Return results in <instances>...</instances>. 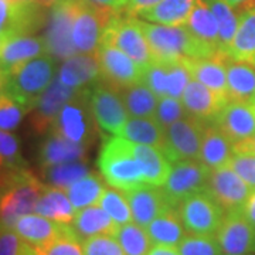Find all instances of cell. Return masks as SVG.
<instances>
[{
    "label": "cell",
    "mask_w": 255,
    "mask_h": 255,
    "mask_svg": "<svg viewBox=\"0 0 255 255\" xmlns=\"http://www.w3.org/2000/svg\"><path fill=\"white\" fill-rule=\"evenodd\" d=\"M187 111L184 108L183 102L177 98H172V97H163L160 98L157 108H156L155 119L166 129L170 127L172 124L177 122L179 119L187 117Z\"/></svg>",
    "instance_id": "7dc6e473"
},
{
    "label": "cell",
    "mask_w": 255,
    "mask_h": 255,
    "mask_svg": "<svg viewBox=\"0 0 255 255\" xmlns=\"http://www.w3.org/2000/svg\"><path fill=\"white\" fill-rule=\"evenodd\" d=\"M105 184L102 180V176L95 172H91L82 177L81 180L75 182L67 189L68 199L73 203L74 209L82 210L90 206H97L100 204L101 197L105 191Z\"/></svg>",
    "instance_id": "8d00e7d4"
},
{
    "label": "cell",
    "mask_w": 255,
    "mask_h": 255,
    "mask_svg": "<svg viewBox=\"0 0 255 255\" xmlns=\"http://www.w3.org/2000/svg\"><path fill=\"white\" fill-rule=\"evenodd\" d=\"M47 54L46 43L37 36H16L7 38L0 53V67L9 70L36 57Z\"/></svg>",
    "instance_id": "f546056e"
},
{
    "label": "cell",
    "mask_w": 255,
    "mask_h": 255,
    "mask_svg": "<svg viewBox=\"0 0 255 255\" xmlns=\"http://www.w3.org/2000/svg\"><path fill=\"white\" fill-rule=\"evenodd\" d=\"M84 255H125L117 237L97 236L82 241Z\"/></svg>",
    "instance_id": "f907efd6"
},
{
    "label": "cell",
    "mask_w": 255,
    "mask_h": 255,
    "mask_svg": "<svg viewBox=\"0 0 255 255\" xmlns=\"http://www.w3.org/2000/svg\"><path fill=\"white\" fill-rule=\"evenodd\" d=\"M228 54H217L211 58H186L183 63L189 68L191 78L197 80L219 97L228 101L227 68L226 58Z\"/></svg>",
    "instance_id": "603a6c76"
},
{
    "label": "cell",
    "mask_w": 255,
    "mask_h": 255,
    "mask_svg": "<svg viewBox=\"0 0 255 255\" xmlns=\"http://www.w3.org/2000/svg\"><path fill=\"white\" fill-rule=\"evenodd\" d=\"M209 167L197 159L179 160L172 164L170 173L162 186L172 207H177L184 199L206 190L210 176Z\"/></svg>",
    "instance_id": "30bf717a"
},
{
    "label": "cell",
    "mask_w": 255,
    "mask_h": 255,
    "mask_svg": "<svg viewBox=\"0 0 255 255\" xmlns=\"http://www.w3.org/2000/svg\"><path fill=\"white\" fill-rule=\"evenodd\" d=\"M207 3L219 24L220 53L228 54V47L237 31L240 14L237 10L231 7L224 0H207Z\"/></svg>",
    "instance_id": "74e56055"
},
{
    "label": "cell",
    "mask_w": 255,
    "mask_h": 255,
    "mask_svg": "<svg viewBox=\"0 0 255 255\" xmlns=\"http://www.w3.org/2000/svg\"><path fill=\"white\" fill-rule=\"evenodd\" d=\"M37 255H84L82 240L74 231V228L61 237L55 238L54 241L47 246L36 248Z\"/></svg>",
    "instance_id": "f6af8a7d"
},
{
    "label": "cell",
    "mask_w": 255,
    "mask_h": 255,
    "mask_svg": "<svg viewBox=\"0 0 255 255\" xmlns=\"http://www.w3.org/2000/svg\"><path fill=\"white\" fill-rule=\"evenodd\" d=\"M147 255H180L177 247H166V246H153Z\"/></svg>",
    "instance_id": "6f0895ef"
},
{
    "label": "cell",
    "mask_w": 255,
    "mask_h": 255,
    "mask_svg": "<svg viewBox=\"0 0 255 255\" xmlns=\"http://www.w3.org/2000/svg\"><path fill=\"white\" fill-rule=\"evenodd\" d=\"M88 146L75 143L54 130L48 132L38 150V160L43 169L87 159Z\"/></svg>",
    "instance_id": "d4e9b609"
},
{
    "label": "cell",
    "mask_w": 255,
    "mask_h": 255,
    "mask_svg": "<svg viewBox=\"0 0 255 255\" xmlns=\"http://www.w3.org/2000/svg\"><path fill=\"white\" fill-rule=\"evenodd\" d=\"M153 61L177 63L186 58H211L209 51L183 26H164L140 20Z\"/></svg>",
    "instance_id": "3957f363"
},
{
    "label": "cell",
    "mask_w": 255,
    "mask_h": 255,
    "mask_svg": "<svg viewBox=\"0 0 255 255\" xmlns=\"http://www.w3.org/2000/svg\"><path fill=\"white\" fill-rule=\"evenodd\" d=\"M167 78H169V64L152 61L143 70L142 82L146 84L159 98H163L167 97Z\"/></svg>",
    "instance_id": "bcb514c9"
},
{
    "label": "cell",
    "mask_w": 255,
    "mask_h": 255,
    "mask_svg": "<svg viewBox=\"0 0 255 255\" xmlns=\"http://www.w3.org/2000/svg\"><path fill=\"white\" fill-rule=\"evenodd\" d=\"M216 238L223 255L255 254V227L241 211L226 213Z\"/></svg>",
    "instance_id": "e0dca14e"
},
{
    "label": "cell",
    "mask_w": 255,
    "mask_h": 255,
    "mask_svg": "<svg viewBox=\"0 0 255 255\" xmlns=\"http://www.w3.org/2000/svg\"><path fill=\"white\" fill-rule=\"evenodd\" d=\"M4 84H6V70L0 67V95L4 91Z\"/></svg>",
    "instance_id": "94428289"
},
{
    "label": "cell",
    "mask_w": 255,
    "mask_h": 255,
    "mask_svg": "<svg viewBox=\"0 0 255 255\" xmlns=\"http://www.w3.org/2000/svg\"><path fill=\"white\" fill-rule=\"evenodd\" d=\"M71 227L74 228L75 234L84 241L87 238L97 236L115 237L121 226L111 219V216L105 210L97 204L78 210Z\"/></svg>",
    "instance_id": "83f0119b"
},
{
    "label": "cell",
    "mask_w": 255,
    "mask_h": 255,
    "mask_svg": "<svg viewBox=\"0 0 255 255\" xmlns=\"http://www.w3.org/2000/svg\"><path fill=\"white\" fill-rule=\"evenodd\" d=\"M206 190L226 213L241 211L253 193V189L230 166L210 172Z\"/></svg>",
    "instance_id": "9a60e30c"
},
{
    "label": "cell",
    "mask_w": 255,
    "mask_h": 255,
    "mask_svg": "<svg viewBox=\"0 0 255 255\" xmlns=\"http://www.w3.org/2000/svg\"><path fill=\"white\" fill-rule=\"evenodd\" d=\"M227 135L233 145H243L255 137V104L227 102L213 122Z\"/></svg>",
    "instance_id": "ac0fdd59"
},
{
    "label": "cell",
    "mask_w": 255,
    "mask_h": 255,
    "mask_svg": "<svg viewBox=\"0 0 255 255\" xmlns=\"http://www.w3.org/2000/svg\"><path fill=\"white\" fill-rule=\"evenodd\" d=\"M101 176L111 187L128 191L145 183L140 164L132 153V142L122 136H107L98 156Z\"/></svg>",
    "instance_id": "7a4b0ae2"
},
{
    "label": "cell",
    "mask_w": 255,
    "mask_h": 255,
    "mask_svg": "<svg viewBox=\"0 0 255 255\" xmlns=\"http://www.w3.org/2000/svg\"><path fill=\"white\" fill-rule=\"evenodd\" d=\"M241 213H243L244 217L248 220V223L255 227V190L253 191L251 196L248 197V200H247L246 206L241 210Z\"/></svg>",
    "instance_id": "11a10c76"
},
{
    "label": "cell",
    "mask_w": 255,
    "mask_h": 255,
    "mask_svg": "<svg viewBox=\"0 0 255 255\" xmlns=\"http://www.w3.org/2000/svg\"><path fill=\"white\" fill-rule=\"evenodd\" d=\"M47 186L27 169L6 174L0 184V228H11L17 220L34 213Z\"/></svg>",
    "instance_id": "6da1fadb"
},
{
    "label": "cell",
    "mask_w": 255,
    "mask_h": 255,
    "mask_svg": "<svg viewBox=\"0 0 255 255\" xmlns=\"http://www.w3.org/2000/svg\"><path fill=\"white\" fill-rule=\"evenodd\" d=\"M91 173L90 166L85 160H77L70 163L57 164L43 169V176L47 186L67 190L71 184L81 180L87 174Z\"/></svg>",
    "instance_id": "f35d334b"
},
{
    "label": "cell",
    "mask_w": 255,
    "mask_h": 255,
    "mask_svg": "<svg viewBox=\"0 0 255 255\" xmlns=\"http://www.w3.org/2000/svg\"><path fill=\"white\" fill-rule=\"evenodd\" d=\"M46 23V9L36 1L0 0V34L31 36Z\"/></svg>",
    "instance_id": "7c38bea8"
},
{
    "label": "cell",
    "mask_w": 255,
    "mask_h": 255,
    "mask_svg": "<svg viewBox=\"0 0 255 255\" xmlns=\"http://www.w3.org/2000/svg\"><path fill=\"white\" fill-rule=\"evenodd\" d=\"M58 80L73 90L91 88L102 81L97 54H74L64 60L58 68Z\"/></svg>",
    "instance_id": "ffe728a7"
},
{
    "label": "cell",
    "mask_w": 255,
    "mask_h": 255,
    "mask_svg": "<svg viewBox=\"0 0 255 255\" xmlns=\"http://www.w3.org/2000/svg\"><path fill=\"white\" fill-rule=\"evenodd\" d=\"M206 125L207 124L204 121L187 115L164 129V145L162 150L170 163L199 159Z\"/></svg>",
    "instance_id": "9c48e42d"
},
{
    "label": "cell",
    "mask_w": 255,
    "mask_h": 255,
    "mask_svg": "<svg viewBox=\"0 0 255 255\" xmlns=\"http://www.w3.org/2000/svg\"><path fill=\"white\" fill-rule=\"evenodd\" d=\"M119 136L139 145L155 146L162 149L164 145V128L155 118H129L119 132Z\"/></svg>",
    "instance_id": "d590c367"
},
{
    "label": "cell",
    "mask_w": 255,
    "mask_h": 255,
    "mask_svg": "<svg viewBox=\"0 0 255 255\" xmlns=\"http://www.w3.org/2000/svg\"><path fill=\"white\" fill-rule=\"evenodd\" d=\"M102 41L110 43L124 51L142 70H145L153 61L150 47L140 26V20L125 11H117L111 17L104 31Z\"/></svg>",
    "instance_id": "5b68a950"
},
{
    "label": "cell",
    "mask_w": 255,
    "mask_h": 255,
    "mask_svg": "<svg viewBox=\"0 0 255 255\" xmlns=\"http://www.w3.org/2000/svg\"><path fill=\"white\" fill-rule=\"evenodd\" d=\"M60 0H36V3H38L41 7H44V9H51L54 4H57Z\"/></svg>",
    "instance_id": "91938a15"
},
{
    "label": "cell",
    "mask_w": 255,
    "mask_h": 255,
    "mask_svg": "<svg viewBox=\"0 0 255 255\" xmlns=\"http://www.w3.org/2000/svg\"><path fill=\"white\" fill-rule=\"evenodd\" d=\"M191 74L183 61L169 63V78H167V97L180 100L187 84L190 82Z\"/></svg>",
    "instance_id": "816d5d0a"
},
{
    "label": "cell",
    "mask_w": 255,
    "mask_h": 255,
    "mask_svg": "<svg viewBox=\"0 0 255 255\" xmlns=\"http://www.w3.org/2000/svg\"><path fill=\"white\" fill-rule=\"evenodd\" d=\"M194 4L196 0H162L155 7L140 13L137 17L164 26H186Z\"/></svg>",
    "instance_id": "e575fe53"
},
{
    "label": "cell",
    "mask_w": 255,
    "mask_h": 255,
    "mask_svg": "<svg viewBox=\"0 0 255 255\" xmlns=\"http://www.w3.org/2000/svg\"><path fill=\"white\" fill-rule=\"evenodd\" d=\"M228 166L255 190V153L248 150H236Z\"/></svg>",
    "instance_id": "681fc988"
},
{
    "label": "cell",
    "mask_w": 255,
    "mask_h": 255,
    "mask_svg": "<svg viewBox=\"0 0 255 255\" xmlns=\"http://www.w3.org/2000/svg\"><path fill=\"white\" fill-rule=\"evenodd\" d=\"M13 230L30 246L40 248L67 234L71 230V226L57 223L37 213H30L20 217Z\"/></svg>",
    "instance_id": "7402d4cb"
},
{
    "label": "cell",
    "mask_w": 255,
    "mask_h": 255,
    "mask_svg": "<svg viewBox=\"0 0 255 255\" xmlns=\"http://www.w3.org/2000/svg\"><path fill=\"white\" fill-rule=\"evenodd\" d=\"M124 193L130 206L133 223L143 228L147 227L164 210L172 207L160 186L142 183Z\"/></svg>",
    "instance_id": "d6986e66"
},
{
    "label": "cell",
    "mask_w": 255,
    "mask_h": 255,
    "mask_svg": "<svg viewBox=\"0 0 255 255\" xmlns=\"http://www.w3.org/2000/svg\"><path fill=\"white\" fill-rule=\"evenodd\" d=\"M176 209L186 231L200 236H216L226 216V211L207 190L184 199Z\"/></svg>",
    "instance_id": "ba28073f"
},
{
    "label": "cell",
    "mask_w": 255,
    "mask_h": 255,
    "mask_svg": "<svg viewBox=\"0 0 255 255\" xmlns=\"http://www.w3.org/2000/svg\"><path fill=\"white\" fill-rule=\"evenodd\" d=\"M236 150H248V152L255 153V137L251 142H247V143H243V145L234 146V152H236Z\"/></svg>",
    "instance_id": "680465c9"
},
{
    "label": "cell",
    "mask_w": 255,
    "mask_h": 255,
    "mask_svg": "<svg viewBox=\"0 0 255 255\" xmlns=\"http://www.w3.org/2000/svg\"><path fill=\"white\" fill-rule=\"evenodd\" d=\"M34 213L44 216L47 219L54 220L57 223L71 226L75 219L77 210L74 209L73 203L68 199L67 191L47 186L41 197L37 201Z\"/></svg>",
    "instance_id": "1f68e13d"
},
{
    "label": "cell",
    "mask_w": 255,
    "mask_h": 255,
    "mask_svg": "<svg viewBox=\"0 0 255 255\" xmlns=\"http://www.w3.org/2000/svg\"><path fill=\"white\" fill-rule=\"evenodd\" d=\"M6 41H7V37H4L0 34V53H1L3 47H4V44H6Z\"/></svg>",
    "instance_id": "6125c7cd"
},
{
    "label": "cell",
    "mask_w": 255,
    "mask_h": 255,
    "mask_svg": "<svg viewBox=\"0 0 255 255\" xmlns=\"http://www.w3.org/2000/svg\"><path fill=\"white\" fill-rule=\"evenodd\" d=\"M180 255H223L216 236L187 234L177 246Z\"/></svg>",
    "instance_id": "7bdbcfd3"
},
{
    "label": "cell",
    "mask_w": 255,
    "mask_h": 255,
    "mask_svg": "<svg viewBox=\"0 0 255 255\" xmlns=\"http://www.w3.org/2000/svg\"><path fill=\"white\" fill-rule=\"evenodd\" d=\"M115 237L125 255H147L149 250L152 248V240L146 228L137 226L136 223L121 226Z\"/></svg>",
    "instance_id": "ab89813d"
},
{
    "label": "cell",
    "mask_w": 255,
    "mask_h": 255,
    "mask_svg": "<svg viewBox=\"0 0 255 255\" xmlns=\"http://www.w3.org/2000/svg\"><path fill=\"white\" fill-rule=\"evenodd\" d=\"M27 169L23 156L20 153L17 136L7 130H0V176Z\"/></svg>",
    "instance_id": "60d3db41"
},
{
    "label": "cell",
    "mask_w": 255,
    "mask_h": 255,
    "mask_svg": "<svg viewBox=\"0 0 255 255\" xmlns=\"http://www.w3.org/2000/svg\"><path fill=\"white\" fill-rule=\"evenodd\" d=\"M55 58L50 54H43L26 63L14 65L6 70L4 91L30 112L38 97L54 80Z\"/></svg>",
    "instance_id": "277c9868"
},
{
    "label": "cell",
    "mask_w": 255,
    "mask_h": 255,
    "mask_svg": "<svg viewBox=\"0 0 255 255\" xmlns=\"http://www.w3.org/2000/svg\"><path fill=\"white\" fill-rule=\"evenodd\" d=\"M248 255H255V254H248Z\"/></svg>",
    "instance_id": "03108f58"
},
{
    "label": "cell",
    "mask_w": 255,
    "mask_h": 255,
    "mask_svg": "<svg viewBox=\"0 0 255 255\" xmlns=\"http://www.w3.org/2000/svg\"><path fill=\"white\" fill-rule=\"evenodd\" d=\"M186 28L211 57L220 54L219 24L207 0H196V4L187 18Z\"/></svg>",
    "instance_id": "cb8c5ba5"
},
{
    "label": "cell",
    "mask_w": 255,
    "mask_h": 255,
    "mask_svg": "<svg viewBox=\"0 0 255 255\" xmlns=\"http://www.w3.org/2000/svg\"><path fill=\"white\" fill-rule=\"evenodd\" d=\"M95 122L90 104V88H82L64 105L51 130L75 143L90 146L97 135Z\"/></svg>",
    "instance_id": "8992f818"
},
{
    "label": "cell",
    "mask_w": 255,
    "mask_h": 255,
    "mask_svg": "<svg viewBox=\"0 0 255 255\" xmlns=\"http://www.w3.org/2000/svg\"><path fill=\"white\" fill-rule=\"evenodd\" d=\"M162 0H128L125 13L130 16H139L140 13H143L146 10H150L155 7L156 4H159Z\"/></svg>",
    "instance_id": "f5cc1de1"
},
{
    "label": "cell",
    "mask_w": 255,
    "mask_h": 255,
    "mask_svg": "<svg viewBox=\"0 0 255 255\" xmlns=\"http://www.w3.org/2000/svg\"><path fill=\"white\" fill-rule=\"evenodd\" d=\"M228 102L255 104V65L226 58Z\"/></svg>",
    "instance_id": "484cf974"
},
{
    "label": "cell",
    "mask_w": 255,
    "mask_h": 255,
    "mask_svg": "<svg viewBox=\"0 0 255 255\" xmlns=\"http://www.w3.org/2000/svg\"><path fill=\"white\" fill-rule=\"evenodd\" d=\"M226 3H228L231 7L237 10L238 13L246 11V10L254 9L255 7V0H224Z\"/></svg>",
    "instance_id": "9f6ffc18"
},
{
    "label": "cell",
    "mask_w": 255,
    "mask_h": 255,
    "mask_svg": "<svg viewBox=\"0 0 255 255\" xmlns=\"http://www.w3.org/2000/svg\"><path fill=\"white\" fill-rule=\"evenodd\" d=\"M1 180H3V179H1V176H0V184H1Z\"/></svg>",
    "instance_id": "e7e4bbea"
},
{
    "label": "cell",
    "mask_w": 255,
    "mask_h": 255,
    "mask_svg": "<svg viewBox=\"0 0 255 255\" xmlns=\"http://www.w3.org/2000/svg\"><path fill=\"white\" fill-rule=\"evenodd\" d=\"M132 153L143 170L145 183L163 186L172 169V163L166 157L163 150L155 146L139 145L132 142Z\"/></svg>",
    "instance_id": "4dcf8cb0"
},
{
    "label": "cell",
    "mask_w": 255,
    "mask_h": 255,
    "mask_svg": "<svg viewBox=\"0 0 255 255\" xmlns=\"http://www.w3.org/2000/svg\"><path fill=\"white\" fill-rule=\"evenodd\" d=\"M146 231L153 246L177 247L186 237V228L176 207H169L156 217Z\"/></svg>",
    "instance_id": "f1b7e54d"
},
{
    "label": "cell",
    "mask_w": 255,
    "mask_h": 255,
    "mask_svg": "<svg viewBox=\"0 0 255 255\" xmlns=\"http://www.w3.org/2000/svg\"><path fill=\"white\" fill-rule=\"evenodd\" d=\"M90 1L92 6L100 7L104 10H110V11H124L127 7L128 0H87Z\"/></svg>",
    "instance_id": "db71d44e"
},
{
    "label": "cell",
    "mask_w": 255,
    "mask_h": 255,
    "mask_svg": "<svg viewBox=\"0 0 255 255\" xmlns=\"http://www.w3.org/2000/svg\"><path fill=\"white\" fill-rule=\"evenodd\" d=\"M98 206L105 210L111 216V219L119 226H124V224L133 221L130 206L128 203L127 196L124 191L117 190L114 187H107Z\"/></svg>",
    "instance_id": "b9f144b4"
},
{
    "label": "cell",
    "mask_w": 255,
    "mask_h": 255,
    "mask_svg": "<svg viewBox=\"0 0 255 255\" xmlns=\"http://www.w3.org/2000/svg\"><path fill=\"white\" fill-rule=\"evenodd\" d=\"M127 107L128 114L133 118H155L157 95L142 81L130 84L118 90Z\"/></svg>",
    "instance_id": "836d02e7"
},
{
    "label": "cell",
    "mask_w": 255,
    "mask_h": 255,
    "mask_svg": "<svg viewBox=\"0 0 255 255\" xmlns=\"http://www.w3.org/2000/svg\"><path fill=\"white\" fill-rule=\"evenodd\" d=\"M234 155V145L216 124H207L201 142L199 160L210 170L228 166Z\"/></svg>",
    "instance_id": "4316f807"
},
{
    "label": "cell",
    "mask_w": 255,
    "mask_h": 255,
    "mask_svg": "<svg viewBox=\"0 0 255 255\" xmlns=\"http://www.w3.org/2000/svg\"><path fill=\"white\" fill-rule=\"evenodd\" d=\"M81 90H73L55 77L46 88L31 110V127L37 133H48L63 107L71 101Z\"/></svg>",
    "instance_id": "2e32d148"
},
{
    "label": "cell",
    "mask_w": 255,
    "mask_h": 255,
    "mask_svg": "<svg viewBox=\"0 0 255 255\" xmlns=\"http://www.w3.org/2000/svg\"><path fill=\"white\" fill-rule=\"evenodd\" d=\"M90 104L98 127L108 133L119 135L129 118L118 90L105 81L97 82L90 88Z\"/></svg>",
    "instance_id": "4fadbf2b"
},
{
    "label": "cell",
    "mask_w": 255,
    "mask_h": 255,
    "mask_svg": "<svg viewBox=\"0 0 255 255\" xmlns=\"http://www.w3.org/2000/svg\"><path fill=\"white\" fill-rule=\"evenodd\" d=\"M95 54L100 61L102 81L110 84L111 87L121 90L130 84L142 81L143 70L115 46L102 41Z\"/></svg>",
    "instance_id": "5bb4252c"
},
{
    "label": "cell",
    "mask_w": 255,
    "mask_h": 255,
    "mask_svg": "<svg viewBox=\"0 0 255 255\" xmlns=\"http://www.w3.org/2000/svg\"><path fill=\"white\" fill-rule=\"evenodd\" d=\"M115 13L92 6L82 0L77 10L71 38L77 54H95L102 43L104 31Z\"/></svg>",
    "instance_id": "8fae6325"
},
{
    "label": "cell",
    "mask_w": 255,
    "mask_h": 255,
    "mask_svg": "<svg viewBox=\"0 0 255 255\" xmlns=\"http://www.w3.org/2000/svg\"><path fill=\"white\" fill-rule=\"evenodd\" d=\"M182 102L189 115L201 119L206 124H213L228 101L191 78L183 92Z\"/></svg>",
    "instance_id": "44dd1931"
},
{
    "label": "cell",
    "mask_w": 255,
    "mask_h": 255,
    "mask_svg": "<svg viewBox=\"0 0 255 255\" xmlns=\"http://www.w3.org/2000/svg\"><path fill=\"white\" fill-rule=\"evenodd\" d=\"M26 1H36V0H26Z\"/></svg>",
    "instance_id": "be15d7a7"
},
{
    "label": "cell",
    "mask_w": 255,
    "mask_h": 255,
    "mask_svg": "<svg viewBox=\"0 0 255 255\" xmlns=\"http://www.w3.org/2000/svg\"><path fill=\"white\" fill-rule=\"evenodd\" d=\"M0 255H37V251L14 230L0 228Z\"/></svg>",
    "instance_id": "c3c4849f"
},
{
    "label": "cell",
    "mask_w": 255,
    "mask_h": 255,
    "mask_svg": "<svg viewBox=\"0 0 255 255\" xmlns=\"http://www.w3.org/2000/svg\"><path fill=\"white\" fill-rule=\"evenodd\" d=\"M82 0H60L51 7L47 18L46 43L47 54L53 55L55 60H67L77 54L73 44L71 31L77 10Z\"/></svg>",
    "instance_id": "52a82bcc"
},
{
    "label": "cell",
    "mask_w": 255,
    "mask_h": 255,
    "mask_svg": "<svg viewBox=\"0 0 255 255\" xmlns=\"http://www.w3.org/2000/svg\"><path fill=\"white\" fill-rule=\"evenodd\" d=\"M30 110L13 100L6 92L0 95V130H14L21 124L23 118Z\"/></svg>",
    "instance_id": "ee69618b"
},
{
    "label": "cell",
    "mask_w": 255,
    "mask_h": 255,
    "mask_svg": "<svg viewBox=\"0 0 255 255\" xmlns=\"http://www.w3.org/2000/svg\"><path fill=\"white\" fill-rule=\"evenodd\" d=\"M227 53L233 60L255 65V7L240 14L237 31Z\"/></svg>",
    "instance_id": "d6a6232c"
}]
</instances>
